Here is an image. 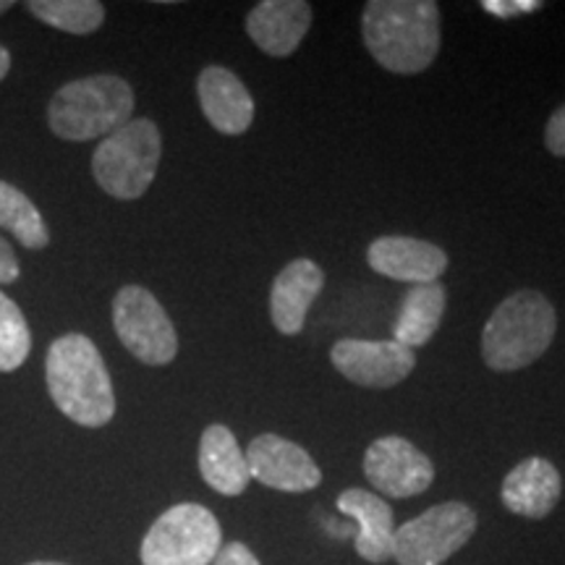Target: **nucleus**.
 <instances>
[{
  "instance_id": "obj_1",
  "label": "nucleus",
  "mask_w": 565,
  "mask_h": 565,
  "mask_svg": "<svg viewBox=\"0 0 565 565\" xmlns=\"http://www.w3.org/2000/svg\"><path fill=\"white\" fill-rule=\"evenodd\" d=\"M362 38L372 58L391 74H422L440 53V6L435 0H370Z\"/></svg>"
},
{
  "instance_id": "obj_2",
  "label": "nucleus",
  "mask_w": 565,
  "mask_h": 565,
  "mask_svg": "<svg viewBox=\"0 0 565 565\" xmlns=\"http://www.w3.org/2000/svg\"><path fill=\"white\" fill-rule=\"evenodd\" d=\"M47 393L61 414L82 427H105L116 416V393L97 345L82 333L53 341L45 362Z\"/></svg>"
},
{
  "instance_id": "obj_3",
  "label": "nucleus",
  "mask_w": 565,
  "mask_h": 565,
  "mask_svg": "<svg viewBox=\"0 0 565 565\" xmlns=\"http://www.w3.org/2000/svg\"><path fill=\"white\" fill-rule=\"evenodd\" d=\"M557 315L545 294L515 291L490 315L482 330V359L494 372L534 364L555 341Z\"/></svg>"
},
{
  "instance_id": "obj_4",
  "label": "nucleus",
  "mask_w": 565,
  "mask_h": 565,
  "mask_svg": "<svg viewBox=\"0 0 565 565\" xmlns=\"http://www.w3.org/2000/svg\"><path fill=\"white\" fill-rule=\"evenodd\" d=\"M131 84L116 74H97L63 84L47 105V124L55 137L89 141L110 137L131 121Z\"/></svg>"
},
{
  "instance_id": "obj_5",
  "label": "nucleus",
  "mask_w": 565,
  "mask_h": 565,
  "mask_svg": "<svg viewBox=\"0 0 565 565\" xmlns=\"http://www.w3.org/2000/svg\"><path fill=\"white\" fill-rule=\"evenodd\" d=\"M162 154L160 129L150 118L129 124L105 137L92 154L97 186L116 200H139L152 186Z\"/></svg>"
},
{
  "instance_id": "obj_6",
  "label": "nucleus",
  "mask_w": 565,
  "mask_h": 565,
  "mask_svg": "<svg viewBox=\"0 0 565 565\" xmlns=\"http://www.w3.org/2000/svg\"><path fill=\"white\" fill-rule=\"evenodd\" d=\"M223 547L215 513L200 503L168 508L141 540V565H212Z\"/></svg>"
},
{
  "instance_id": "obj_7",
  "label": "nucleus",
  "mask_w": 565,
  "mask_h": 565,
  "mask_svg": "<svg viewBox=\"0 0 565 565\" xmlns=\"http://www.w3.org/2000/svg\"><path fill=\"white\" fill-rule=\"evenodd\" d=\"M477 532V513L448 500L395 529L393 561L398 565H443Z\"/></svg>"
},
{
  "instance_id": "obj_8",
  "label": "nucleus",
  "mask_w": 565,
  "mask_h": 565,
  "mask_svg": "<svg viewBox=\"0 0 565 565\" xmlns=\"http://www.w3.org/2000/svg\"><path fill=\"white\" fill-rule=\"evenodd\" d=\"M113 328L118 341L139 362L150 366L171 364L179 353V335L162 303L141 286H124L113 299Z\"/></svg>"
},
{
  "instance_id": "obj_9",
  "label": "nucleus",
  "mask_w": 565,
  "mask_h": 565,
  "mask_svg": "<svg viewBox=\"0 0 565 565\" xmlns=\"http://www.w3.org/2000/svg\"><path fill=\"white\" fill-rule=\"evenodd\" d=\"M364 477L377 492L391 498H414L435 482V466L406 437L385 435L366 448Z\"/></svg>"
},
{
  "instance_id": "obj_10",
  "label": "nucleus",
  "mask_w": 565,
  "mask_h": 565,
  "mask_svg": "<svg viewBox=\"0 0 565 565\" xmlns=\"http://www.w3.org/2000/svg\"><path fill=\"white\" fill-rule=\"evenodd\" d=\"M330 362L351 383L387 391L414 372L416 353L395 341L343 338L330 349Z\"/></svg>"
},
{
  "instance_id": "obj_11",
  "label": "nucleus",
  "mask_w": 565,
  "mask_h": 565,
  "mask_svg": "<svg viewBox=\"0 0 565 565\" xmlns=\"http://www.w3.org/2000/svg\"><path fill=\"white\" fill-rule=\"evenodd\" d=\"M244 454L252 479L278 492H309L322 482V471L315 463V458L301 445L280 435H257Z\"/></svg>"
},
{
  "instance_id": "obj_12",
  "label": "nucleus",
  "mask_w": 565,
  "mask_h": 565,
  "mask_svg": "<svg viewBox=\"0 0 565 565\" xmlns=\"http://www.w3.org/2000/svg\"><path fill=\"white\" fill-rule=\"evenodd\" d=\"M366 263L383 278L422 286V282H437L448 270V254L422 238L380 236L366 249Z\"/></svg>"
},
{
  "instance_id": "obj_13",
  "label": "nucleus",
  "mask_w": 565,
  "mask_h": 565,
  "mask_svg": "<svg viewBox=\"0 0 565 565\" xmlns=\"http://www.w3.org/2000/svg\"><path fill=\"white\" fill-rule=\"evenodd\" d=\"M312 26V6L303 0H263L246 17V34L273 58H288Z\"/></svg>"
},
{
  "instance_id": "obj_14",
  "label": "nucleus",
  "mask_w": 565,
  "mask_h": 565,
  "mask_svg": "<svg viewBox=\"0 0 565 565\" xmlns=\"http://www.w3.org/2000/svg\"><path fill=\"white\" fill-rule=\"evenodd\" d=\"M204 118L225 137H238L254 121V100L246 84L223 66H207L196 79Z\"/></svg>"
},
{
  "instance_id": "obj_15",
  "label": "nucleus",
  "mask_w": 565,
  "mask_h": 565,
  "mask_svg": "<svg viewBox=\"0 0 565 565\" xmlns=\"http://www.w3.org/2000/svg\"><path fill=\"white\" fill-rule=\"evenodd\" d=\"M338 511L356 521L353 532V547L364 557L366 563L383 565L393 561V536H395V519L393 508L385 503L380 494L359 490H343L335 500Z\"/></svg>"
},
{
  "instance_id": "obj_16",
  "label": "nucleus",
  "mask_w": 565,
  "mask_h": 565,
  "mask_svg": "<svg viewBox=\"0 0 565 565\" xmlns=\"http://www.w3.org/2000/svg\"><path fill=\"white\" fill-rule=\"evenodd\" d=\"M563 492L561 471L542 456H529L503 479L500 500L508 511L524 519H545L555 511Z\"/></svg>"
},
{
  "instance_id": "obj_17",
  "label": "nucleus",
  "mask_w": 565,
  "mask_h": 565,
  "mask_svg": "<svg viewBox=\"0 0 565 565\" xmlns=\"http://www.w3.org/2000/svg\"><path fill=\"white\" fill-rule=\"evenodd\" d=\"M324 288L322 267L312 259H294L278 273L270 291V317L282 335H299L309 309Z\"/></svg>"
},
{
  "instance_id": "obj_18",
  "label": "nucleus",
  "mask_w": 565,
  "mask_h": 565,
  "mask_svg": "<svg viewBox=\"0 0 565 565\" xmlns=\"http://www.w3.org/2000/svg\"><path fill=\"white\" fill-rule=\"evenodd\" d=\"M200 475L207 487L225 498H236L252 482L246 454L236 435L223 424H210L200 440Z\"/></svg>"
},
{
  "instance_id": "obj_19",
  "label": "nucleus",
  "mask_w": 565,
  "mask_h": 565,
  "mask_svg": "<svg viewBox=\"0 0 565 565\" xmlns=\"http://www.w3.org/2000/svg\"><path fill=\"white\" fill-rule=\"evenodd\" d=\"M445 301L448 296L440 282H422V286L408 288L401 312L395 317L393 341L412 351L416 345L429 343V338L437 333L443 322Z\"/></svg>"
},
{
  "instance_id": "obj_20",
  "label": "nucleus",
  "mask_w": 565,
  "mask_h": 565,
  "mask_svg": "<svg viewBox=\"0 0 565 565\" xmlns=\"http://www.w3.org/2000/svg\"><path fill=\"white\" fill-rule=\"evenodd\" d=\"M0 228L19 238L26 249H45L51 244V233L42 221L40 210L30 196L9 181H0Z\"/></svg>"
},
{
  "instance_id": "obj_21",
  "label": "nucleus",
  "mask_w": 565,
  "mask_h": 565,
  "mask_svg": "<svg viewBox=\"0 0 565 565\" xmlns=\"http://www.w3.org/2000/svg\"><path fill=\"white\" fill-rule=\"evenodd\" d=\"M26 9L45 24L71 34H92L105 21V6L97 0H32Z\"/></svg>"
},
{
  "instance_id": "obj_22",
  "label": "nucleus",
  "mask_w": 565,
  "mask_h": 565,
  "mask_svg": "<svg viewBox=\"0 0 565 565\" xmlns=\"http://www.w3.org/2000/svg\"><path fill=\"white\" fill-rule=\"evenodd\" d=\"M32 351V333L21 309L0 291V372H13Z\"/></svg>"
},
{
  "instance_id": "obj_23",
  "label": "nucleus",
  "mask_w": 565,
  "mask_h": 565,
  "mask_svg": "<svg viewBox=\"0 0 565 565\" xmlns=\"http://www.w3.org/2000/svg\"><path fill=\"white\" fill-rule=\"evenodd\" d=\"M542 6L540 0H484L482 9L490 13V17L498 19H515V17H526V13L540 11Z\"/></svg>"
},
{
  "instance_id": "obj_24",
  "label": "nucleus",
  "mask_w": 565,
  "mask_h": 565,
  "mask_svg": "<svg viewBox=\"0 0 565 565\" xmlns=\"http://www.w3.org/2000/svg\"><path fill=\"white\" fill-rule=\"evenodd\" d=\"M545 147L555 158H565V103L550 116L545 126Z\"/></svg>"
},
{
  "instance_id": "obj_25",
  "label": "nucleus",
  "mask_w": 565,
  "mask_h": 565,
  "mask_svg": "<svg viewBox=\"0 0 565 565\" xmlns=\"http://www.w3.org/2000/svg\"><path fill=\"white\" fill-rule=\"evenodd\" d=\"M212 565H263L257 561V555L252 553L244 542H228V545L221 547Z\"/></svg>"
},
{
  "instance_id": "obj_26",
  "label": "nucleus",
  "mask_w": 565,
  "mask_h": 565,
  "mask_svg": "<svg viewBox=\"0 0 565 565\" xmlns=\"http://www.w3.org/2000/svg\"><path fill=\"white\" fill-rule=\"evenodd\" d=\"M21 267L17 259V252L11 249V244L0 236V282H13L19 278Z\"/></svg>"
},
{
  "instance_id": "obj_27",
  "label": "nucleus",
  "mask_w": 565,
  "mask_h": 565,
  "mask_svg": "<svg viewBox=\"0 0 565 565\" xmlns=\"http://www.w3.org/2000/svg\"><path fill=\"white\" fill-rule=\"evenodd\" d=\"M9 68H11V53L6 51L3 45H0V82L6 79V74H9Z\"/></svg>"
},
{
  "instance_id": "obj_28",
  "label": "nucleus",
  "mask_w": 565,
  "mask_h": 565,
  "mask_svg": "<svg viewBox=\"0 0 565 565\" xmlns=\"http://www.w3.org/2000/svg\"><path fill=\"white\" fill-rule=\"evenodd\" d=\"M11 9H13L11 0H0V17H3V13H6V11H11Z\"/></svg>"
},
{
  "instance_id": "obj_29",
  "label": "nucleus",
  "mask_w": 565,
  "mask_h": 565,
  "mask_svg": "<svg viewBox=\"0 0 565 565\" xmlns=\"http://www.w3.org/2000/svg\"><path fill=\"white\" fill-rule=\"evenodd\" d=\"M26 565H68V563H55V561H34V563H26Z\"/></svg>"
}]
</instances>
